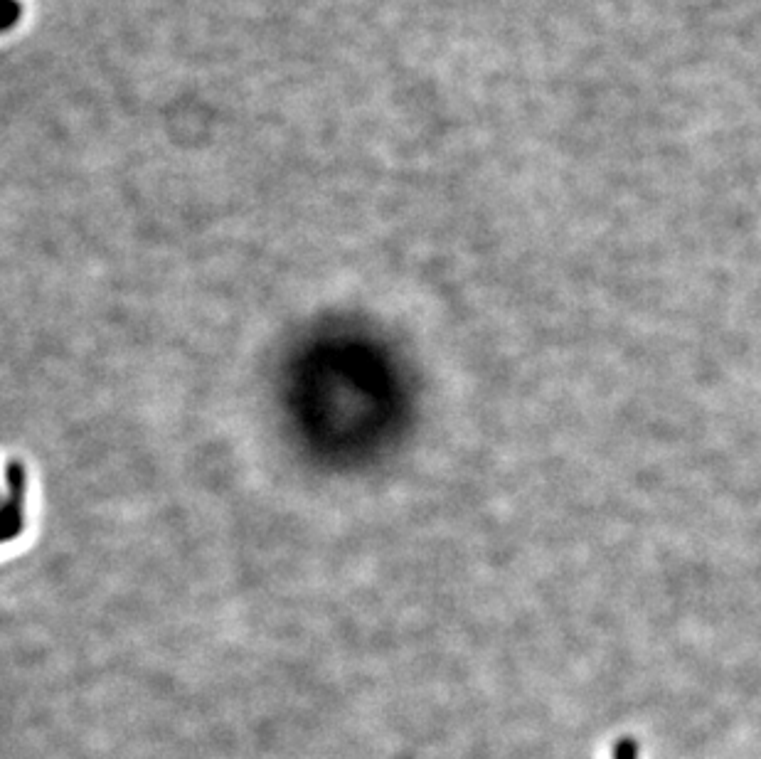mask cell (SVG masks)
Returning a JSON list of instances; mask_svg holds the SVG:
<instances>
[{"mask_svg": "<svg viewBox=\"0 0 761 759\" xmlns=\"http://www.w3.org/2000/svg\"><path fill=\"white\" fill-rule=\"evenodd\" d=\"M614 759H638L636 740H631V737H624V740L616 742Z\"/></svg>", "mask_w": 761, "mask_h": 759, "instance_id": "1", "label": "cell"}]
</instances>
